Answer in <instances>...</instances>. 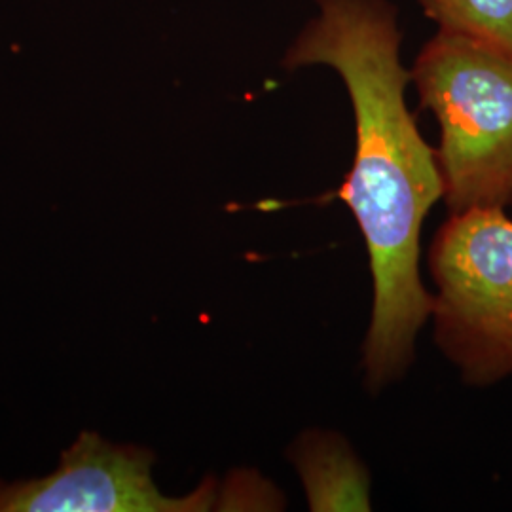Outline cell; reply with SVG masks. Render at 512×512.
<instances>
[{
  "label": "cell",
  "mask_w": 512,
  "mask_h": 512,
  "mask_svg": "<svg viewBox=\"0 0 512 512\" xmlns=\"http://www.w3.org/2000/svg\"><path fill=\"white\" fill-rule=\"evenodd\" d=\"M439 31L512 54V0H420Z\"/></svg>",
  "instance_id": "cell-6"
},
{
  "label": "cell",
  "mask_w": 512,
  "mask_h": 512,
  "mask_svg": "<svg viewBox=\"0 0 512 512\" xmlns=\"http://www.w3.org/2000/svg\"><path fill=\"white\" fill-rule=\"evenodd\" d=\"M435 340L471 385L512 376V220L503 209L450 215L429 251Z\"/></svg>",
  "instance_id": "cell-3"
},
{
  "label": "cell",
  "mask_w": 512,
  "mask_h": 512,
  "mask_svg": "<svg viewBox=\"0 0 512 512\" xmlns=\"http://www.w3.org/2000/svg\"><path fill=\"white\" fill-rule=\"evenodd\" d=\"M152 465L154 456L145 448L84 431L54 473L0 482V512H194L219 503L211 480L184 497L162 494Z\"/></svg>",
  "instance_id": "cell-4"
},
{
  "label": "cell",
  "mask_w": 512,
  "mask_h": 512,
  "mask_svg": "<svg viewBox=\"0 0 512 512\" xmlns=\"http://www.w3.org/2000/svg\"><path fill=\"white\" fill-rule=\"evenodd\" d=\"M311 511H370V476L336 433H302L291 450Z\"/></svg>",
  "instance_id": "cell-5"
},
{
  "label": "cell",
  "mask_w": 512,
  "mask_h": 512,
  "mask_svg": "<svg viewBox=\"0 0 512 512\" xmlns=\"http://www.w3.org/2000/svg\"><path fill=\"white\" fill-rule=\"evenodd\" d=\"M410 71L421 107L439 124L450 215L512 209V54L439 31Z\"/></svg>",
  "instance_id": "cell-2"
},
{
  "label": "cell",
  "mask_w": 512,
  "mask_h": 512,
  "mask_svg": "<svg viewBox=\"0 0 512 512\" xmlns=\"http://www.w3.org/2000/svg\"><path fill=\"white\" fill-rule=\"evenodd\" d=\"M317 14L283 55L289 71L323 65L346 84L355 118V154L338 198L363 234L374 283L366 330V385L399 380L435 298L421 281V228L444 198L435 148L406 105L412 71L389 0H315Z\"/></svg>",
  "instance_id": "cell-1"
}]
</instances>
